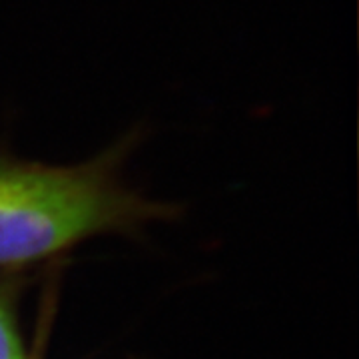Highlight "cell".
Here are the masks:
<instances>
[{
    "label": "cell",
    "instance_id": "2",
    "mask_svg": "<svg viewBox=\"0 0 359 359\" xmlns=\"http://www.w3.org/2000/svg\"><path fill=\"white\" fill-rule=\"evenodd\" d=\"M0 359H26L6 287H0Z\"/></svg>",
    "mask_w": 359,
    "mask_h": 359
},
{
    "label": "cell",
    "instance_id": "1",
    "mask_svg": "<svg viewBox=\"0 0 359 359\" xmlns=\"http://www.w3.org/2000/svg\"><path fill=\"white\" fill-rule=\"evenodd\" d=\"M140 140L134 130L74 166L0 156V266L54 256L90 236L164 214L124 186L120 166Z\"/></svg>",
    "mask_w": 359,
    "mask_h": 359
}]
</instances>
